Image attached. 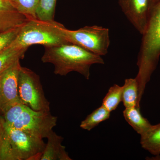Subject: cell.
Returning <instances> with one entry per match:
<instances>
[{
	"label": "cell",
	"mask_w": 160,
	"mask_h": 160,
	"mask_svg": "<svg viewBox=\"0 0 160 160\" xmlns=\"http://www.w3.org/2000/svg\"><path fill=\"white\" fill-rule=\"evenodd\" d=\"M123 114L126 122L140 136L145 133L152 126L148 120L141 113L140 108L137 106L125 108Z\"/></svg>",
	"instance_id": "12"
},
{
	"label": "cell",
	"mask_w": 160,
	"mask_h": 160,
	"mask_svg": "<svg viewBox=\"0 0 160 160\" xmlns=\"http://www.w3.org/2000/svg\"><path fill=\"white\" fill-rule=\"evenodd\" d=\"M57 121L58 118L52 115L50 111H36L24 105L17 118L9 127L28 132L43 139L47 138Z\"/></svg>",
	"instance_id": "7"
},
{
	"label": "cell",
	"mask_w": 160,
	"mask_h": 160,
	"mask_svg": "<svg viewBox=\"0 0 160 160\" xmlns=\"http://www.w3.org/2000/svg\"><path fill=\"white\" fill-rule=\"evenodd\" d=\"M63 26L54 20L29 19L21 26L18 34L10 45L28 49L29 46L33 45H43L46 47L68 43L61 31Z\"/></svg>",
	"instance_id": "4"
},
{
	"label": "cell",
	"mask_w": 160,
	"mask_h": 160,
	"mask_svg": "<svg viewBox=\"0 0 160 160\" xmlns=\"http://www.w3.org/2000/svg\"><path fill=\"white\" fill-rule=\"evenodd\" d=\"M21 26L0 32V52L9 47L15 39Z\"/></svg>",
	"instance_id": "20"
},
{
	"label": "cell",
	"mask_w": 160,
	"mask_h": 160,
	"mask_svg": "<svg viewBox=\"0 0 160 160\" xmlns=\"http://www.w3.org/2000/svg\"><path fill=\"white\" fill-rule=\"evenodd\" d=\"M159 0H151L152 6H153V5L155 4Z\"/></svg>",
	"instance_id": "21"
},
{
	"label": "cell",
	"mask_w": 160,
	"mask_h": 160,
	"mask_svg": "<svg viewBox=\"0 0 160 160\" xmlns=\"http://www.w3.org/2000/svg\"><path fill=\"white\" fill-rule=\"evenodd\" d=\"M61 31L67 42L77 45L101 57L108 53L110 44L108 28L95 25L71 30L64 26L61 28Z\"/></svg>",
	"instance_id": "5"
},
{
	"label": "cell",
	"mask_w": 160,
	"mask_h": 160,
	"mask_svg": "<svg viewBox=\"0 0 160 160\" xmlns=\"http://www.w3.org/2000/svg\"><path fill=\"white\" fill-rule=\"evenodd\" d=\"M110 113L111 112L102 105L82 121L80 124V127L87 131H90L100 123L109 119Z\"/></svg>",
	"instance_id": "16"
},
{
	"label": "cell",
	"mask_w": 160,
	"mask_h": 160,
	"mask_svg": "<svg viewBox=\"0 0 160 160\" xmlns=\"http://www.w3.org/2000/svg\"><path fill=\"white\" fill-rule=\"evenodd\" d=\"M21 67L18 60L0 72V112L2 113L14 104L21 102L18 90Z\"/></svg>",
	"instance_id": "8"
},
{
	"label": "cell",
	"mask_w": 160,
	"mask_h": 160,
	"mask_svg": "<svg viewBox=\"0 0 160 160\" xmlns=\"http://www.w3.org/2000/svg\"><path fill=\"white\" fill-rule=\"evenodd\" d=\"M45 48L42 62L52 64L55 74L62 76L76 72L88 80L91 66L94 64H104L102 57L72 43Z\"/></svg>",
	"instance_id": "1"
},
{
	"label": "cell",
	"mask_w": 160,
	"mask_h": 160,
	"mask_svg": "<svg viewBox=\"0 0 160 160\" xmlns=\"http://www.w3.org/2000/svg\"><path fill=\"white\" fill-rule=\"evenodd\" d=\"M122 86L113 85L103 98L102 105L110 112L114 111L122 102Z\"/></svg>",
	"instance_id": "17"
},
{
	"label": "cell",
	"mask_w": 160,
	"mask_h": 160,
	"mask_svg": "<svg viewBox=\"0 0 160 160\" xmlns=\"http://www.w3.org/2000/svg\"><path fill=\"white\" fill-rule=\"evenodd\" d=\"M141 137L140 144L143 149L154 155L160 154V123L152 125Z\"/></svg>",
	"instance_id": "13"
},
{
	"label": "cell",
	"mask_w": 160,
	"mask_h": 160,
	"mask_svg": "<svg viewBox=\"0 0 160 160\" xmlns=\"http://www.w3.org/2000/svg\"><path fill=\"white\" fill-rule=\"evenodd\" d=\"M57 0H40L36 11L38 19L53 21Z\"/></svg>",
	"instance_id": "19"
},
{
	"label": "cell",
	"mask_w": 160,
	"mask_h": 160,
	"mask_svg": "<svg viewBox=\"0 0 160 160\" xmlns=\"http://www.w3.org/2000/svg\"><path fill=\"white\" fill-rule=\"evenodd\" d=\"M47 144L41 155L40 160H71L66 147L62 145L64 138L53 130L48 135Z\"/></svg>",
	"instance_id": "11"
},
{
	"label": "cell",
	"mask_w": 160,
	"mask_h": 160,
	"mask_svg": "<svg viewBox=\"0 0 160 160\" xmlns=\"http://www.w3.org/2000/svg\"><path fill=\"white\" fill-rule=\"evenodd\" d=\"M119 5L127 19L142 35L151 11V0H118Z\"/></svg>",
	"instance_id": "9"
},
{
	"label": "cell",
	"mask_w": 160,
	"mask_h": 160,
	"mask_svg": "<svg viewBox=\"0 0 160 160\" xmlns=\"http://www.w3.org/2000/svg\"><path fill=\"white\" fill-rule=\"evenodd\" d=\"M28 20L9 0H0V32L20 27Z\"/></svg>",
	"instance_id": "10"
},
{
	"label": "cell",
	"mask_w": 160,
	"mask_h": 160,
	"mask_svg": "<svg viewBox=\"0 0 160 160\" xmlns=\"http://www.w3.org/2000/svg\"><path fill=\"white\" fill-rule=\"evenodd\" d=\"M27 48H20L10 45L0 52V72L24 57Z\"/></svg>",
	"instance_id": "15"
},
{
	"label": "cell",
	"mask_w": 160,
	"mask_h": 160,
	"mask_svg": "<svg viewBox=\"0 0 160 160\" xmlns=\"http://www.w3.org/2000/svg\"><path fill=\"white\" fill-rule=\"evenodd\" d=\"M19 97L21 102L36 111H50L40 77L31 69L21 67L18 77Z\"/></svg>",
	"instance_id": "6"
},
{
	"label": "cell",
	"mask_w": 160,
	"mask_h": 160,
	"mask_svg": "<svg viewBox=\"0 0 160 160\" xmlns=\"http://www.w3.org/2000/svg\"><path fill=\"white\" fill-rule=\"evenodd\" d=\"M142 35L137 63L138 71L135 78L140 98L142 97L160 57V0L152 8L146 30Z\"/></svg>",
	"instance_id": "2"
},
{
	"label": "cell",
	"mask_w": 160,
	"mask_h": 160,
	"mask_svg": "<svg viewBox=\"0 0 160 160\" xmlns=\"http://www.w3.org/2000/svg\"><path fill=\"white\" fill-rule=\"evenodd\" d=\"M2 123H0V131H1V128H2Z\"/></svg>",
	"instance_id": "23"
},
{
	"label": "cell",
	"mask_w": 160,
	"mask_h": 160,
	"mask_svg": "<svg viewBox=\"0 0 160 160\" xmlns=\"http://www.w3.org/2000/svg\"><path fill=\"white\" fill-rule=\"evenodd\" d=\"M122 102L125 108H140L138 85L136 79H126L122 91Z\"/></svg>",
	"instance_id": "14"
},
{
	"label": "cell",
	"mask_w": 160,
	"mask_h": 160,
	"mask_svg": "<svg viewBox=\"0 0 160 160\" xmlns=\"http://www.w3.org/2000/svg\"><path fill=\"white\" fill-rule=\"evenodd\" d=\"M20 13L29 19H37L36 11L40 0H9Z\"/></svg>",
	"instance_id": "18"
},
{
	"label": "cell",
	"mask_w": 160,
	"mask_h": 160,
	"mask_svg": "<svg viewBox=\"0 0 160 160\" xmlns=\"http://www.w3.org/2000/svg\"><path fill=\"white\" fill-rule=\"evenodd\" d=\"M3 122L0 131V160H40L46 146L43 139Z\"/></svg>",
	"instance_id": "3"
},
{
	"label": "cell",
	"mask_w": 160,
	"mask_h": 160,
	"mask_svg": "<svg viewBox=\"0 0 160 160\" xmlns=\"http://www.w3.org/2000/svg\"><path fill=\"white\" fill-rule=\"evenodd\" d=\"M3 121V118L0 116V123L2 122Z\"/></svg>",
	"instance_id": "22"
}]
</instances>
